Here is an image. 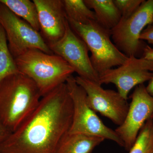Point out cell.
<instances>
[{"mask_svg":"<svg viewBox=\"0 0 153 153\" xmlns=\"http://www.w3.org/2000/svg\"><path fill=\"white\" fill-rule=\"evenodd\" d=\"M73 113L65 82L41 97L33 112L0 144V153H55L69 131Z\"/></svg>","mask_w":153,"mask_h":153,"instance_id":"6da1fadb","label":"cell"},{"mask_svg":"<svg viewBox=\"0 0 153 153\" xmlns=\"http://www.w3.org/2000/svg\"><path fill=\"white\" fill-rule=\"evenodd\" d=\"M34 81L21 72L0 82V120L13 133L36 108L41 100Z\"/></svg>","mask_w":153,"mask_h":153,"instance_id":"7a4b0ae2","label":"cell"},{"mask_svg":"<svg viewBox=\"0 0 153 153\" xmlns=\"http://www.w3.org/2000/svg\"><path fill=\"white\" fill-rule=\"evenodd\" d=\"M19 71L34 81L42 97L66 82L74 72L63 58L37 49H30L15 58Z\"/></svg>","mask_w":153,"mask_h":153,"instance_id":"3957f363","label":"cell"},{"mask_svg":"<svg viewBox=\"0 0 153 153\" xmlns=\"http://www.w3.org/2000/svg\"><path fill=\"white\" fill-rule=\"evenodd\" d=\"M66 19L71 29L87 46L91 53L92 66L99 75L113 67L122 65L127 60L128 57L113 42L111 30L96 21L82 25Z\"/></svg>","mask_w":153,"mask_h":153,"instance_id":"277c9868","label":"cell"},{"mask_svg":"<svg viewBox=\"0 0 153 153\" xmlns=\"http://www.w3.org/2000/svg\"><path fill=\"white\" fill-rule=\"evenodd\" d=\"M73 104V117L68 133L81 134L100 137L113 141L121 146L124 144L114 130L110 128L100 118L88 104L85 91L71 75L66 82Z\"/></svg>","mask_w":153,"mask_h":153,"instance_id":"5b68a950","label":"cell"},{"mask_svg":"<svg viewBox=\"0 0 153 153\" xmlns=\"http://www.w3.org/2000/svg\"><path fill=\"white\" fill-rule=\"evenodd\" d=\"M0 25L4 30L9 49L15 59L30 49H37L47 54H54L40 32L1 2Z\"/></svg>","mask_w":153,"mask_h":153,"instance_id":"8992f818","label":"cell"},{"mask_svg":"<svg viewBox=\"0 0 153 153\" xmlns=\"http://www.w3.org/2000/svg\"><path fill=\"white\" fill-rule=\"evenodd\" d=\"M153 24V0H144L130 16L121 17L118 24L111 30V39L127 56H136L141 47V34L146 27Z\"/></svg>","mask_w":153,"mask_h":153,"instance_id":"52a82bcc","label":"cell"},{"mask_svg":"<svg viewBox=\"0 0 153 153\" xmlns=\"http://www.w3.org/2000/svg\"><path fill=\"white\" fill-rule=\"evenodd\" d=\"M48 46L53 54L66 61L78 76L99 83V74L92 66L87 46L71 29L67 20L63 37Z\"/></svg>","mask_w":153,"mask_h":153,"instance_id":"ba28073f","label":"cell"},{"mask_svg":"<svg viewBox=\"0 0 153 153\" xmlns=\"http://www.w3.org/2000/svg\"><path fill=\"white\" fill-rule=\"evenodd\" d=\"M153 75V61L143 57L131 56L122 65L100 74L99 83L114 84L118 92L127 100L128 94L133 88L149 81Z\"/></svg>","mask_w":153,"mask_h":153,"instance_id":"9c48e42d","label":"cell"},{"mask_svg":"<svg viewBox=\"0 0 153 153\" xmlns=\"http://www.w3.org/2000/svg\"><path fill=\"white\" fill-rule=\"evenodd\" d=\"M75 79L85 91L88 104L94 111L118 126L123 123L129 106L127 100L117 91L104 89L98 82L78 76Z\"/></svg>","mask_w":153,"mask_h":153,"instance_id":"30bf717a","label":"cell"},{"mask_svg":"<svg viewBox=\"0 0 153 153\" xmlns=\"http://www.w3.org/2000/svg\"><path fill=\"white\" fill-rule=\"evenodd\" d=\"M131 98L125 119L114 130L127 151L131 149L140 131L153 115V97L143 84L135 87Z\"/></svg>","mask_w":153,"mask_h":153,"instance_id":"8fae6325","label":"cell"},{"mask_svg":"<svg viewBox=\"0 0 153 153\" xmlns=\"http://www.w3.org/2000/svg\"><path fill=\"white\" fill-rule=\"evenodd\" d=\"M38 12L42 37L47 45L62 38L67 19L62 0H33Z\"/></svg>","mask_w":153,"mask_h":153,"instance_id":"7c38bea8","label":"cell"},{"mask_svg":"<svg viewBox=\"0 0 153 153\" xmlns=\"http://www.w3.org/2000/svg\"><path fill=\"white\" fill-rule=\"evenodd\" d=\"M104 140L85 134L68 133L60 141L55 153H91Z\"/></svg>","mask_w":153,"mask_h":153,"instance_id":"4fadbf2b","label":"cell"},{"mask_svg":"<svg viewBox=\"0 0 153 153\" xmlns=\"http://www.w3.org/2000/svg\"><path fill=\"white\" fill-rule=\"evenodd\" d=\"M89 9H93L96 22L102 27L111 30L118 24L121 15L113 0H84Z\"/></svg>","mask_w":153,"mask_h":153,"instance_id":"5bb4252c","label":"cell"},{"mask_svg":"<svg viewBox=\"0 0 153 153\" xmlns=\"http://www.w3.org/2000/svg\"><path fill=\"white\" fill-rule=\"evenodd\" d=\"M15 15L25 20L39 32L40 27L36 4L30 0H0Z\"/></svg>","mask_w":153,"mask_h":153,"instance_id":"9a60e30c","label":"cell"},{"mask_svg":"<svg viewBox=\"0 0 153 153\" xmlns=\"http://www.w3.org/2000/svg\"><path fill=\"white\" fill-rule=\"evenodd\" d=\"M66 18L82 25L96 21L95 14L83 0H63Z\"/></svg>","mask_w":153,"mask_h":153,"instance_id":"2e32d148","label":"cell"},{"mask_svg":"<svg viewBox=\"0 0 153 153\" xmlns=\"http://www.w3.org/2000/svg\"><path fill=\"white\" fill-rule=\"evenodd\" d=\"M20 73L8 45L5 33L0 25V82L7 76Z\"/></svg>","mask_w":153,"mask_h":153,"instance_id":"e0dca14e","label":"cell"},{"mask_svg":"<svg viewBox=\"0 0 153 153\" xmlns=\"http://www.w3.org/2000/svg\"><path fill=\"white\" fill-rule=\"evenodd\" d=\"M129 153H153V121L152 118L140 131Z\"/></svg>","mask_w":153,"mask_h":153,"instance_id":"ac0fdd59","label":"cell"},{"mask_svg":"<svg viewBox=\"0 0 153 153\" xmlns=\"http://www.w3.org/2000/svg\"><path fill=\"white\" fill-rule=\"evenodd\" d=\"M122 18L130 16L138 9L144 0H113Z\"/></svg>","mask_w":153,"mask_h":153,"instance_id":"d6986e66","label":"cell"},{"mask_svg":"<svg viewBox=\"0 0 153 153\" xmlns=\"http://www.w3.org/2000/svg\"><path fill=\"white\" fill-rule=\"evenodd\" d=\"M140 41L144 40L153 44V24L145 28L140 36Z\"/></svg>","mask_w":153,"mask_h":153,"instance_id":"ffe728a7","label":"cell"},{"mask_svg":"<svg viewBox=\"0 0 153 153\" xmlns=\"http://www.w3.org/2000/svg\"><path fill=\"white\" fill-rule=\"evenodd\" d=\"M11 133L0 120V144L7 139Z\"/></svg>","mask_w":153,"mask_h":153,"instance_id":"44dd1931","label":"cell"},{"mask_svg":"<svg viewBox=\"0 0 153 153\" xmlns=\"http://www.w3.org/2000/svg\"><path fill=\"white\" fill-rule=\"evenodd\" d=\"M144 58L153 62V48L147 46L144 49Z\"/></svg>","mask_w":153,"mask_h":153,"instance_id":"7402d4cb","label":"cell"},{"mask_svg":"<svg viewBox=\"0 0 153 153\" xmlns=\"http://www.w3.org/2000/svg\"><path fill=\"white\" fill-rule=\"evenodd\" d=\"M146 89L150 95L153 97V75L150 80L149 81V84L146 87Z\"/></svg>","mask_w":153,"mask_h":153,"instance_id":"603a6c76","label":"cell"},{"mask_svg":"<svg viewBox=\"0 0 153 153\" xmlns=\"http://www.w3.org/2000/svg\"><path fill=\"white\" fill-rule=\"evenodd\" d=\"M152 120L153 121V115L152 117Z\"/></svg>","mask_w":153,"mask_h":153,"instance_id":"cb8c5ba5","label":"cell"}]
</instances>
